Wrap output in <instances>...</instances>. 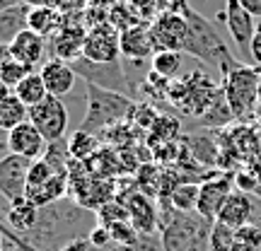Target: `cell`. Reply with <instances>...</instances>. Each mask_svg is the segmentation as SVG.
I'll return each instance as SVG.
<instances>
[{"label": "cell", "instance_id": "6da1fadb", "mask_svg": "<svg viewBox=\"0 0 261 251\" xmlns=\"http://www.w3.org/2000/svg\"><path fill=\"white\" fill-rule=\"evenodd\" d=\"M92 215L97 213L83 208L80 203H75L73 198L56 201V203L44 205L39 210L37 227L24 239L41 251H61L68 242H73L77 237H87L80 230L85 227V222L90 225Z\"/></svg>", "mask_w": 261, "mask_h": 251}, {"label": "cell", "instance_id": "7a4b0ae2", "mask_svg": "<svg viewBox=\"0 0 261 251\" xmlns=\"http://www.w3.org/2000/svg\"><path fill=\"white\" fill-rule=\"evenodd\" d=\"M213 222L203 215L181 213V210H167L160 213V239L165 251H208V237H211Z\"/></svg>", "mask_w": 261, "mask_h": 251}, {"label": "cell", "instance_id": "3957f363", "mask_svg": "<svg viewBox=\"0 0 261 251\" xmlns=\"http://www.w3.org/2000/svg\"><path fill=\"white\" fill-rule=\"evenodd\" d=\"M261 70L254 65L234 61L223 73V94L237 121H247L259 106Z\"/></svg>", "mask_w": 261, "mask_h": 251}, {"label": "cell", "instance_id": "277c9868", "mask_svg": "<svg viewBox=\"0 0 261 251\" xmlns=\"http://www.w3.org/2000/svg\"><path fill=\"white\" fill-rule=\"evenodd\" d=\"M130 111H133V99L128 94L112 92V90L87 82V111L80 128L99 135L112 126H119V121H123Z\"/></svg>", "mask_w": 261, "mask_h": 251}, {"label": "cell", "instance_id": "5b68a950", "mask_svg": "<svg viewBox=\"0 0 261 251\" xmlns=\"http://www.w3.org/2000/svg\"><path fill=\"white\" fill-rule=\"evenodd\" d=\"M187 22H189V34H187V41H184V53H191L196 56L198 61H205V63L215 65L220 75L234 63V58L230 56V51L225 46V41L220 39V34L215 32V27L203 17L198 15L194 8L189 10L187 15Z\"/></svg>", "mask_w": 261, "mask_h": 251}, {"label": "cell", "instance_id": "8992f818", "mask_svg": "<svg viewBox=\"0 0 261 251\" xmlns=\"http://www.w3.org/2000/svg\"><path fill=\"white\" fill-rule=\"evenodd\" d=\"M73 70L77 73V77H83L85 82H92L97 87L104 90H112V92H121V94H133V87L128 82V75L123 70L121 61H112V63H94L90 58L77 56L70 61Z\"/></svg>", "mask_w": 261, "mask_h": 251}, {"label": "cell", "instance_id": "52a82bcc", "mask_svg": "<svg viewBox=\"0 0 261 251\" xmlns=\"http://www.w3.org/2000/svg\"><path fill=\"white\" fill-rule=\"evenodd\" d=\"M83 56L94 63H112L121 61V32H116L109 19L94 24L83 44Z\"/></svg>", "mask_w": 261, "mask_h": 251}, {"label": "cell", "instance_id": "ba28073f", "mask_svg": "<svg viewBox=\"0 0 261 251\" xmlns=\"http://www.w3.org/2000/svg\"><path fill=\"white\" fill-rule=\"evenodd\" d=\"M29 121L37 126L39 133L46 138V143L61 140L65 138V130H68V109L61 102V97L48 94L44 102L29 106Z\"/></svg>", "mask_w": 261, "mask_h": 251}, {"label": "cell", "instance_id": "9c48e42d", "mask_svg": "<svg viewBox=\"0 0 261 251\" xmlns=\"http://www.w3.org/2000/svg\"><path fill=\"white\" fill-rule=\"evenodd\" d=\"M220 19L227 24V32L237 44V48L247 58H252V39L256 34L259 19L254 17L240 0H225V10L220 12Z\"/></svg>", "mask_w": 261, "mask_h": 251}, {"label": "cell", "instance_id": "30bf717a", "mask_svg": "<svg viewBox=\"0 0 261 251\" xmlns=\"http://www.w3.org/2000/svg\"><path fill=\"white\" fill-rule=\"evenodd\" d=\"M150 34L158 51H184V41L189 34V22L184 15L165 12L150 22Z\"/></svg>", "mask_w": 261, "mask_h": 251}, {"label": "cell", "instance_id": "8fae6325", "mask_svg": "<svg viewBox=\"0 0 261 251\" xmlns=\"http://www.w3.org/2000/svg\"><path fill=\"white\" fill-rule=\"evenodd\" d=\"M232 186H234V177L232 174H225V172H218L215 177L201 181L196 213L203 215L205 220L215 222V220H218V213H220V208H223V203L227 201V196L232 193Z\"/></svg>", "mask_w": 261, "mask_h": 251}, {"label": "cell", "instance_id": "7c38bea8", "mask_svg": "<svg viewBox=\"0 0 261 251\" xmlns=\"http://www.w3.org/2000/svg\"><path fill=\"white\" fill-rule=\"evenodd\" d=\"M32 159H24L19 155H5L0 157V196L15 203L27 196V174Z\"/></svg>", "mask_w": 261, "mask_h": 251}, {"label": "cell", "instance_id": "4fadbf2b", "mask_svg": "<svg viewBox=\"0 0 261 251\" xmlns=\"http://www.w3.org/2000/svg\"><path fill=\"white\" fill-rule=\"evenodd\" d=\"M46 145V138L39 133V128L32 121L15 126L12 130H8V138H5V148H8L10 155H19V157L32 159V162L44 157Z\"/></svg>", "mask_w": 261, "mask_h": 251}, {"label": "cell", "instance_id": "5bb4252c", "mask_svg": "<svg viewBox=\"0 0 261 251\" xmlns=\"http://www.w3.org/2000/svg\"><path fill=\"white\" fill-rule=\"evenodd\" d=\"M130 215V225L136 227L138 234H155V230L160 227V213L155 203H152V196L143 193L138 186L130 188L128 196L121 198Z\"/></svg>", "mask_w": 261, "mask_h": 251}, {"label": "cell", "instance_id": "9a60e30c", "mask_svg": "<svg viewBox=\"0 0 261 251\" xmlns=\"http://www.w3.org/2000/svg\"><path fill=\"white\" fill-rule=\"evenodd\" d=\"M254 213H256V208H254L252 196L242 193V191L234 188L232 193L227 196V201L223 203L220 213H218V222L227 225V227H232V230H240L244 225L254 222V217H256Z\"/></svg>", "mask_w": 261, "mask_h": 251}, {"label": "cell", "instance_id": "2e32d148", "mask_svg": "<svg viewBox=\"0 0 261 251\" xmlns=\"http://www.w3.org/2000/svg\"><path fill=\"white\" fill-rule=\"evenodd\" d=\"M39 75L44 77V85L51 97H61L63 99L65 94L75 87V80H77V73L73 70V65L68 61H61V58H51L41 65Z\"/></svg>", "mask_w": 261, "mask_h": 251}, {"label": "cell", "instance_id": "e0dca14e", "mask_svg": "<svg viewBox=\"0 0 261 251\" xmlns=\"http://www.w3.org/2000/svg\"><path fill=\"white\" fill-rule=\"evenodd\" d=\"M10 56L22 61L29 68H37L46 56V37H41L32 29H22L17 37L10 41Z\"/></svg>", "mask_w": 261, "mask_h": 251}, {"label": "cell", "instance_id": "ac0fdd59", "mask_svg": "<svg viewBox=\"0 0 261 251\" xmlns=\"http://www.w3.org/2000/svg\"><path fill=\"white\" fill-rule=\"evenodd\" d=\"M121 56L130 61H143V58L155 56V44L150 34V22H140L121 32Z\"/></svg>", "mask_w": 261, "mask_h": 251}, {"label": "cell", "instance_id": "d6986e66", "mask_svg": "<svg viewBox=\"0 0 261 251\" xmlns=\"http://www.w3.org/2000/svg\"><path fill=\"white\" fill-rule=\"evenodd\" d=\"M85 32L80 24H63L58 29L56 37H51V53L54 58H61V61H73V58L83 56V44H85Z\"/></svg>", "mask_w": 261, "mask_h": 251}, {"label": "cell", "instance_id": "ffe728a7", "mask_svg": "<svg viewBox=\"0 0 261 251\" xmlns=\"http://www.w3.org/2000/svg\"><path fill=\"white\" fill-rule=\"evenodd\" d=\"M63 27V15L54 5H29L27 29L37 32L41 37H56L58 29Z\"/></svg>", "mask_w": 261, "mask_h": 251}, {"label": "cell", "instance_id": "44dd1931", "mask_svg": "<svg viewBox=\"0 0 261 251\" xmlns=\"http://www.w3.org/2000/svg\"><path fill=\"white\" fill-rule=\"evenodd\" d=\"M39 210H41V208H39L34 201H29L27 196L15 201V203H10V210H8L10 230H15V232L22 234V237H27L39 222Z\"/></svg>", "mask_w": 261, "mask_h": 251}, {"label": "cell", "instance_id": "7402d4cb", "mask_svg": "<svg viewBox=\"0 0 261 251\" xmlns=\"http://www.w3.org/2000/svg\"><path fill=\"white\" fill-rule=\"evenodd\" d=\"M24 121H29V106L15 94V90L3 87L0 90V128L12 130Z\"/></svg>", "mask_w": 261, "mask_h": 251}, {"label": "cell", "instance_id": "603a6c76", "mask_svg": "<svg viewBox=\"0 0 261 251\" xmlns=\"http://www.w3.org/2000/svg\"><path fill=\"white\" fill-rule=\"evenodd\" d=\"M27 12H29L27 3L0 12V44L10 46V41L17 37L22 29H27Z\"/></svg>", "mask_w": 261, "mask_h": 251}, {"label": "cell", "instance_id": "cb8c5ba5", "mask_svg": "<svg viewBox=\"0 0 261 251\" xmlns=\"http://www.w3.org/2000/svg\"><path fill=\"white\" fill-rule=\"evenodd\" d=\"M15 94H17L27 106H34V104H39V102H44V99H46L48 90H46V85H44V77H41V75L29 73L27 77L15 87Z\"/></svg>", "mask_w": 261, "mask_h": 251}, {"label": "cell", "instance_id": "d4e9b609", "mask_svg": "<svg viewBox=\"0 0 261 251\" xmlns=\"http://www.w3.org/2000/svg\"><path fill=\"white\" fill-rule=\"evenodd\" d=\"M68 150H70V157L73 159L87 162V159L99 150V138H97L94 133H87V130L77 128L73 135L68 138Z\"/></svg>", "mask_w": 261, "mask_h": 251}, {"label": "cell", "instance_id": "484cf974", "mask_svg": "<svg viewBox=\"0 0 261 251\" xmlns=\"http://www.w3.org/2000/svg\"><path fill=\"white\" fill-rule=\"evenodd\" d=\"M198 188H201V184H196V181L177 184V186L172 188V193L167 196L172 208L181 210V213H194L196 205H198Z\"/></svg>", "mask_w": 261, "mask_h": 251}, {"label": "cell", "instance_id": "4316f807", "mask_svg": "<svg viewBox=\"0 0 261 251\" xmlns=\"http://www.w3.org/2000/svg\"><path fill=\"white\" fill-rule=\"evenodd\" d=\"M152 63V70L162 77H177L179 70H181V63H184V51H158L155 56L150 58Z\"/></svg>", "mask_w": 261, "mask_h": 251}, {"label": "cell", "instance_id": "83f0119b", "mask_svg": "<svg viewBox=\"0 0 261 251\" xmlns=\"http://www.w3.org/2000/svg\"><path fill=\"white\" fill-rule=\"evenodd\" d=\"M29 73H34V68H29L22 61L10 56L5 63L0 65V82H3V87H8V90H15Z\"/></svg>", "mask_w": 261, "mask_h": 251}, {"label": "cell", "instance_id": "f1b7e54d", "mask_svg": "<svg viewBox=\"0 0 261 251\" xmlns=\"http://www.w3.org/2000/svg\"><path fill=\"white\" fill-rule=\"evenodd\" d=\"M44 159H46L56 172H68V162H70V150H68V138L51 140L44 150Z\"/></svg>", "mask_w": 261, "mask_h": 251}, {"label": "cell", "instance_id": "f546056e", "mask_svg": "<svg viewBox=\"0 0 261 251\" xmlns=\"http://www.w3.org/2000/svg\"><path fill=\"white\" fill-rule=\"evenodd\" d=\"M94 217H97V225H102V227H109V225L121 222V220H130L128 208H126V203L119 201V198H114V201H109V203H104L102 208L97 210Z\"/></svg>", "mask_w": 261, "mask_h": 251}, {"label": "cell", "instance_id": "4dcf8cb0", "mask_svg": "<svg viewBox=\"0 0 261 251\" xmlns=\"http://www.w3.org/2000/svg\"><path fill=\"white\" fill-rule=\"evenodd\" d=\"M232 249H234V230L215 220L211 237H208V251H232Z\"/></svg>", "mask_w": 261, "mask_h": 251}, {"label": "cell", "instance_id": "1f68e13d", "mask_svg": "<svg viewBox=\"0 0 261 251\" xmlns=\"http://www.w3.org/2000/svg\"><path fill=\"white\" fill-rule=\"evenodd\" d=\"M54 174H56V169L51 167L44 157L34 159V162L29 164V174H27V193H32V191L41 188L48 179L54 177Z\"/></svg>", "mask_w": 261, "mask_h": 251}, {"label": "cell", "instance_id": "d6a6232c", "mask_svg": "<svg viewBox=\"0 0 261 251\" xmlns=\"http://www.w3.org/2000/svg\"><path fill=\"white\" fill-rule=\"evenodd\" d=\"M256 184H259V172L244 169V172H237V174H234V188L242 191V193H254V191H256Z\"/></svg>", "mask_w": 261, "mask_h": 251}, {"label": "cell", "instance_id": "836d02e7", "mask_svg": "<svg viewBox=\"0 0 261 251\" xmlns=\"http://www.w3.org/2000/svg\"><path fill=\"white\" fill-rule=\"evenodd\" d=\"M155 10H158V15H165V12L187 15L191 5H189V0H155Z\"/></svg>", "mask_w": 261, "mask_h": 251}, {"label": "cell", "instance_id": "e575fe53", "mask_svg": "<svg viewBox=\"0 0 261 251\" xmlns=\"http://www.w3.org/2000/svg\"><path fill=\"white\" fill-rule=\"evenodd\" d=\"M140 19L143 17H158V10H155V0H123Z\"/></svg>", "mask_w": 261, "mask_h": 251}, {"label": "cell", "instance_id": "d590c367", "mask_svg": "<svg viewBox=\"0 0 261 251\" xmlns=\"http://www.w3.org/2000/svg\"><path fill=\"white\" fill-rule=\"evenodd\" d=\"M87 239H90V244H92V249H94V246L107 249V246L114 242V239H112V232H109L107 227H102V225H94L92 230H90V234H87Z\"/></svg>", "mask_w": 261, "mask_h": 251}, {"label": "cell", "instance_id": "8d00e7d4", "mask_svg": "<svg viewBox=\"0 0 261 251\" xmlns=\"http://www.w3.org/2000/svg\"><path fill=\"white\" fill-rule=\"evenodd\" d=\"M252 61L261 68V19H259V24H256V34L252 39Z\"/></svg>", "mask_w": 261, "mask_h": 251}, {"label": "cell", "instance_id": "74e56055", "mask_svg": "<svg viewBox=\"0 0 261 251\" xmlns=\"http://www.w3.org/2000/svg\"><path fill=\"white\" fill-rule=\"evenodd\" d=\"M92 249V244H90V239L87 237H77V239H73V242H68L61 251H90Z\"/></svg>", "mask_w": 261, "mask_h": 251}, {"label": "cell", "instance_id": "f35d334b", "mask_svg": "<svg viewBox=\"0 0 261 251\" xmlns=\"http://www.w3.org/2000/svg\"><path fill=\"white\" fill-rule=\"evenodd\" d=\"M240 3H242L256 19H261V0H240Z\"/></svg>", "mask_w": 261, "mask_h": 251}, {"label": "cell", "instance_id": "ab89813d", "mask_svg": "<svg viewBox=\"0 0 261 251\" xmlns=\"http://www.w3.org/2000/svg\"><path fill=\"white\" fill-rule=\"evenodd\" d=\"M22 3H27V0H0V12L8 8H15V5H22Z\"/></svg>", "mask_w": 261, "mask_h": 251}, {"label": "cell", "instance_id": "60d3db41", "mask_svg": "<svg viewBox=\"0 0 261 251\" xmlns=\"http://www.w3.org/2000/svg\"><path fill=\"white\" fill-rule=\"evenodd\" d=\"M232 251H261V249H256V246H244V244H237V242H234V249Z\"/></svg>", "mask_w": 261, "mask_h": 251}, {"label": "cell", "instance_id": "b9f144b4", "mask_svg": "<svg viewBox=\"0 0 261 251\" xmlns=\"http://www.w3.org/2000/svg\"><path fill=\"white\" fill-rule=\"evenodd\" d=\"M112 251H136V249H133V246H126V244H114Z\"/></svg>", "mask_w": 261, "mask_h": 251}, {"label": "cell", "instance_id": "7bdbcfd3", "mask_svg": "<svg viewBox=\"0 0 261 251\" xmlns=\"http://www.w3.org/2000/svg\"><path fill=\"white\" fill-rule=\"evenodd\" d=\"M254 196H259V198H261V174H259V184H256V191H254Z\"/></svg>", "mask_w": 261, "mask_h": 251}, {"label": "cell", "instance_id": "ee69618b", "mask_svg": "<svg viewBox=\"0 0 261 251\" xmlns=\"http://www.w3.org/2000/svg\"><path fill=\"white\" fill-rule=\"evenodd\" d=\"M3 251H17V249H15V246H12V244H3Z\"/></svg>", "mask_w": 261, "mask_h": 251}, {"label": "cell", "instance_id": "f6af8a7d", "mask_svg": "<svg viewBox=\"0 0 261 251\" xmlns=\"http://www.w3.org/2000/svg\"><path fill=\"white\" fill-rule=\"evenodd\" d=\"M254 222H256V225L261 227V215H259V217H254Z\"/></svg>", "mask_w": 261, "mask_h": 251}, {"label": "cell", "instance_id": "bcb514c9", "mask_svg": "<svg viewBox=\"0 0 261 251\" xmlns=\"http://www.w3.org/2000/svg\"><path fill=\"white\" fill-rule=\"evenodd\" d=\"M3 150H8V148H5V143H0V152H3Z\"/></svg>", "mask_w": 261, "mask_h": 251}, {"label": "cell", "instance_id": "7dc6e473", "mask_svg": "<svg viewBox=\"0 0 261 251\" xmlns=\"http://www.w3.org/2000/svg\"><path fill=\"white\" fill-rule=\"evenodd\" d=\"M259 99H261V87H259Z\"/></svg>", "mask_w": 261, "mask_h": 251}, {"label": "cell", "instance_id": "c3c4849f", "mask_svg": "<svg viewBox=\"0 0 261 251\" xmlns=\"http://www.w3.org/2000/svg\"><path fill=\"white\" fill-rule=\"evenodd\" d=\"M0 251H3V242H0Z\"/></svg>", "mask_w": 261, "mask_h": 251}, {"label": "cell", "instance_id": "681fc988", "mask_svg": "<svg viewBox=\"0 0 261 251\" xmlns=\"http://www.w3.org/2000/svg\"><path fill=\"white\" fill-rule=\"evenodd\" d=\"M0 90H3V82H0Z\"/></svg>", "mask_w": 261, "mask_h": 251}]
</instances>
